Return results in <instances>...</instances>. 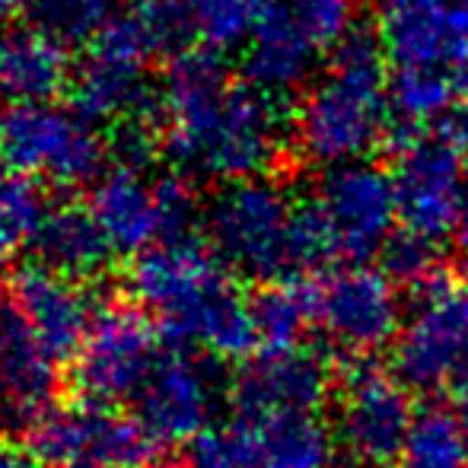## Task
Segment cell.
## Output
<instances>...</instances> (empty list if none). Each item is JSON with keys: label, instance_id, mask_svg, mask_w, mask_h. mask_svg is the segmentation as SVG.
<instances>
[{"label": "cell", "instance_id": "cell-25", "mask_svg": "<svg viewBox=\"0 0 468 468\" xmlns=\"http://www.w3.org/2000/svg\"><path fill=\"white\" fill-rule=\"evenodd\" d=\"M255 332L268 351L296 347L313 322V290L300 287V281L268 283L252 300Z\"/></svg>", "mask_w": 468, "mask_h": 468}, {"label": "cell", "instance_id": "cell-36", "mask_svg": "<svg viewBox=\"0 0 468 468\" xmlns=\"http://www.w3.org/2000/svg\"><path fill=\"white\" fill-rule=\"evenodd\" d=\"M6 169H10V163H6L4 150H0V182H4V179H10V173H6Z\"/></svg>", "mask_w": 468, "mask_h": 468}, {"label": "cell", "instance_id": "cell-38", "mask_svg": "<svg viewBox=\"0 0 468 468\" xmlns=\"http://www.w3.org/2000/svg\"><path fill=\"white\" fill-rule=\"evenodd\" d=\"M459 87H463V90H465V96H468V64L463 68V77H459Z\"/></svg>", "mask_w": 468, "mask_h": 468}, {"label": "cell", "instance_id": "cell-18", "mask_svg": "<svg viewBox=\"0 0 468 468\" xmlns=\"http://www.w3.org/2000/svg\"><path fill=\"white\" fill-rule=\"evenodd\" d=\"M242 48L246 80L278 99L306 87L319 58L325 55L319 38L283 0H261L252 36Z\"/></svg>", "mask_w": 468, "mask_h": 468}, {"label": "cell", "instance_id": "cell-13", "mask_svg": "<svg viewBox=\"0 0 468 468\" xmlns=\"http://www.w3.org/2000/svg\"><path fill=\"white\" fill-rule=\"evenodd\" d=\"M376 36L395 68H465L468 0H379Z\"/></svg>", "mask_w": 468, "mask_h": 468}, {"label": "cell", "instance_id": "cell-11", "mask_svg": "<svg viewBox=\"0 0 468 468\" xmlns=\"http://www.w3.org/2000/svg\"><path fill=\"white\" fill-rule=\"evenodd\" d=\"M395 144V197L399 220L408 233L440 242L452 233L459 197L465 191L463 163L440 131L392 128Z\"/></svg>", "mask_w": 468, "mask_h": 468}, {"label": "cell", "instance_id": "cell-1", "mask_svg": "<svg viewBox=\"0 0 468 468\" xmlns=\"http://www.w3.org/2000/svg\"><path fill=\"white\" fill-rule=\"evenodd\" d=\"M156 131L176 173L223 186L268 176L290 137L278 96L229 74L210 48L176 51L160 80Z\"/></svg>", "mask_w": 468, "mask_h": 468}, {"label": "cell", "instance_id": "cell-31", "mask_svg": "<svg viewBox=\"0 0 468 468\" xmlns=\"http://www.w3.org/2000/svg\"><path fill=\"white\" fill-rule=\"evenodd\" d=\"M437 131L446 137V144L452 147L456 160L463 163V173L468 176V105H459L452 109L443 122L437 124Z\"/></svg>", "mask_w": 468, "mask_h": 468}, {"label": "cell", "instance_id": "cell-14", "mask_svg": "<svg viewBox=\"0 0 468 468\" xmlns=\"http://www.w3.org/2000/svg\"><path fill=\"white\" fill-rule=\"evenodd\" d=\"M70 105L105 128L144 131L156 122L160 83L150 80L147 58L131 51L90 45L87 58L70 77ZM156 128V124H154Z\"/></svg>", "mask_w": 468, "mask_h": 468}, {"label": "cell", "instance_id": "cell-4", "mask_svg": "<svg viewBox=\"0 0 468 468\" xmlns=\"http://www.w3.org/2000/svg\"><path fill=\"white\" fill-rule=\"evenodd\" d=\"M386 48L379 36L354 29L328 55V64L306 87L293 118L296 154L322 169L360 163L392 134Z\"/></svg>", "mask_w": 468, "mask_h": 468}, {"label": "cell", "instance_id": "cell-27", "mask_svg": "<svg viewBox=\"0 0 468 468\" xmlns=\"http://www.w3.org/2000/svg\"><path fill=\"white\" fill-rule=\"evenodd\" d=\"M45 201L38 195L36 182L26 176H10L0 182V271L13 259L23 242H29Z\"/></svg>", "mask_w": 468, "mask_h": 468}, {"label": "cell", "instance_id": "cell-22", "mask_svg": "<svg viewBox=\"0 0 468 468\" xmlns=\"http://www.w3.org/2000/svg\"><path fill=\"white\" fill-rule=\"evenodd\" d=\"M29 246L36 252V265L83 283L96 278L115 252L93 210L70 201L45 204Z\"/></svg>", "mask_w": 468, "mask_h": 468}, {"label": "cell", "instance_id": "cell-8", "mask_svg": "<svg viewBox=\"0 0 468 468\" xmlns=\"http://www.w3.org/2000/svg\"><path fill=\"white\" fill-rule=\"evenodd\" d=\"M309 201L325 229L332 259H345L347 265H367L382 255L401 223L392 176L367 160L325 169Z\"/></svg>", "mask_w": 468, "mask_h": 468}, {"label": "cell", "instance_id": "cell-20", "mask_svg": "<svg viewBox=\"0 0 468 468\" xmlns=\"http://www.w3.org/2000/svg\"><path fill=\"white\" fill-rule=\"evenodd\" d=\"M156 443L134 424L99 408H80L42 424V456L68 465L134 468Z\"/></svg>", "mask_w": 468, "mask_h": 468}, {"label": "cell", "instance_id": "cell-9", "mask_svg": "<svg viewBox=\"0 0 468 468\" xmlns=\"http://www.w3.org/2000/svg\"><path fill=\"white\" fill-rule=\"evenodd\" d=\"M313 290V322L345 357H370L401 332L399 283L382 268L345 265Z\"/></svg>", "mask_w": 468, "mask_h": 468}, {"label": "cell", "instance_id": "cell-32", "mask_svg": "<svg viewBox=\"0 0 468 468\" xmlns=\"http://www.w3.org/2000/svg\"><path fill=\"white\" fill-rule=\"evenodd\" d=\"M115 13H173L182 10V0H109Z\"/></svg>", "mask_w": 468, "mask_h": 468}, {"label": "cell", "instance_id": "cell-5", "mask_svg": "<svg viewBox=\"0 0 468 468\" xmlns=\"http://www.w3.org/2000/svg\"><path fill=\"white\" fill-rule=\"evenodd\" d=\"M90 210L115 252L144 255L147 249L188 239L197 220V197L188 176L154 173L144 160L122 156L99 176Z\"/></svg>", "mask_w": 468, "mask_h": 468}, {"label": "cell", "instance_id": "cell-34", "mask_svg": "<svg viewBox=\"0 0 468 468\" xmlns=\"http://www.w3.org/2000/svg\"><path fill=\"white\" fill-rule=\"evenodd\" d=\"M456 399H459V414H463V420L468 427V370L456 379Z\"/></svg>", "mask_w": 468, "mask_h": 468}, {"label": "cell", "instance_id": "cell-7", "mask_svg": "<svg viewBox=\"0 0 468 468\" xmlns=\"http://www.w3.org/2000/svg\"><path fill=\"white\" fill-rule=\"evenodd\" d=\"M392 370L408 388L433 392L468 370V287L440 271L411 290V315L392 347Z\"/></svg>", "mask_w": 468, "mask_h": 468}, {"label": "cell", "instance_id": "cell-17", "mask_svg": "<svg viewBox=\"0 0 468 468\" xmlns=\"http://www.w3.org/2000/svg\"><path fill=\"white\" fill-rule=\"evenodd\" d=\"M58 360L42 345L13 300H0V431H32L45 424Z\"/></svg>", "mask_w": 468, "mask_h": 468}, {"label": "cell", "instance_id": "cell-35", "mask_svg": "<svg viewBox=\"0 0 468 468\" xmlns=\"http://www.w3.org/2000/svg\"><path fill=\"white\" fill-rule=\"evenodd\" d=\"M0 468H36L29 463V459L16 456V452H4L0 450Z\"/></svg>", "mask_w": 468, "mask_h": 468}, {"label": "cell", "instance_id": "cell-6", "mask_svg": "<svg viewBox=\"0 0 468 468\" xmlns=\"http://www.w3.org/2000/svg\"><path fill=\"white\" fill-rule=\"evenodd\" d=\"M0 150L10 169L51 186H90L109 169V147L74 105L19 102L0 112Z\"/></svg>", "mask_w": 468, "mask_h": 468}, {"label": "cell", "instance_id": "cell-10", "mask_svg": "<svg viewBox=\"0 0 468 468\" xmlns=\"http://www.w3.org/2000/svg\"><path fill=\"white\" fill-rule=\"evenodd\" d=\"M408 386L395 373L379 370L367 357L351 360L341 382L335 437L338 446L364 468L399 463L414 420Z\"/></svg>", "mask_w": 468, "mask_h": 468}, {"label": "cell", "instance_id": "cell-16", "mask_svg": "<svg viewBox=\"0 0 468 468\" xmlns=\"http://www.w3.org/2000/svg\"><path fill=\"white\" fill-rule=\"evenodd\" d=\"M332 395V370L319 351L287 347L246 360L233 379L239 418L315 414Z\"/></svg>", "mask_w": 468, "mask_h": 468}, {"label": "cell", "instance_id": "cell-33", "mask_svg": "<svg viewBox=\"0 0 468 468\" xmlns=\"http://www.w3.org/2000/svg\"><path fill=\"white\" fill-rule=\"evenodd\" d=\"M452 239H456V246L468 255V182H465V191H463V197H459V207H456V223H452Z\"/></svg>", "mask_w": 468, "mask_h": 468}, {"label": "cell", "instance_id": "cell-39", "mask_svg": "<svg viewBox=\"0 0 468 468\" xmlns=\"http://www.w3.org/2000/svg\"><path fill=\"white\" fill-rule=\"evenodd\" d=\"M70 468H102V465H70Z\"/></svg>", "mask_w": 468, "mask_h": 468}, {"label": "cell", "instance_id": "cell-30", "mask_svg": "<svg viewBox=\"0 0 468 468\" xmlns=\"http://www.w3.org/2000/svg\"><path fill=\"white\" fill-rule=\"evenodd\" d=\"M309 26L319 45L332 51L345 36L354 32V19L364 0H283Z\"/></svg>", "mask_w": 468, "mask_h": 468}, {"label": "cell", "instance_id": "cell-12", "mask_svg": "<svg viewBox=\"0 0 468 468\" xmlns=\"http://www.w3.org/2000/svg\"><path fill=\"white\" fill-rule=\"evenodd\" d=\"M131 405H134L131 420L156 446L169 440L201 437L217 408V376L207 364L191 360L182 345L169 338Z\"/></svg>", "mask_w": 468, "mask_h": 468}, {"label": "cell", "instance_id": "cell-37", "mask_svg": "<svg viewBox=\"0 0 468 468\" xmlns=\"http://www.w3.org/2000/svg\"><path fill=\"white\" fill-rule=\"evenodd\" d=\"M13 6H16V0H0V16H6Z\"/></svg>", "mask_w": 468, "mask_h": 468}, {"label": "cell", "instance_id": "cell-26", "mask_svg": "<svg viewBox=\"0 0 468 468\" xmlns=\"http://www.w3.org/2000/svg\"><path fill=\"white\" fill-rule=\"evenodd\" d=\"M259 10L261 0H182L188 38H197V45L210 51L246 45Z\"/></svg>", "mask_w": 468, "mask_h": 468}, {"label": "cell", "instance_id": "cell-19", "mask_svg": "<svg viewBox=\"0 0 468 468\" xmlns=\"http://www.w3.org/2000/svg\"><path fill=\"white\" fill-rule=\"evenodd\" d=\"M10 300L19 306L32 332L42 338L55 357H68L80 351L90 328L99 319L93 296L87 293L83 281L64 278L42 265H29L13 278Z\"/></svg>", "mask_w": 468, "mask_h": 468}, {"label": "cell", "instance_id": "cell-3", "mask_svg": "<svg viewBox=\"0 0 468 468\" xmlns=\"http://www.w3.org/2000/svg\"><path fill=\"white\" fill-rule=\"evenodd\" d=\"M204 233L229 274L265 287L332 261L313 201H293L271 176L217 188L204 207Z\"/></svg>", "mask_w": 468, "mask_h": 468}, {"label": "cell", "instance_id": "cell-28", "mask_svg": "<svg viewBox=\"0 0 468 468\" xmlns=\"http://www.w3.org/2000/svg\"><path fill=\"white\" fill-rule=\"evenodd\" d=\"M115 16L109 0H32V23L45 26L64 42H93Z\"/></svg>", "mask_w": 468, "mask_h": 468}, {"label": "cell", "instance_id": "cell-29", "mask_svg": "<svg viewBox=\"0 0 468 468\" xmlns=\"http://www.w3.org/2000/svg\"><path fill=\"white\" fill-rule=\"evenodd\" d=\"M382 271L388 274L399 287H408L414 290L418 283H424L427 278L443 271L440 265V252H437V242L427 239V236H418V233H395L388 239V246L382 249Z\"/></svg>", "mask_w": 468, "mask_h": 468}, {"label": "cell", "instance_id": "cell-23", "mask_svg": "<svg viewBox=\"0 0 468 468\" xmlns=\"http://www.w3.org/2000/svg\"><path fill=\"white\" fill-rule=\"evenodd\" d=\"M399 468H468V427L463 414L437 401L418 408Z\"/></svg>", "mask_w": 468, "mask_h": 468}, {"label": "cell", "instance_id": "cell-15", "mask_svg": "<svg viewBox=\"0 0 468 468\" xmlns=\"http://www.w3.org/2000/svg\"><path fill=\"white\" fill-rule=\"evenodd\" d=\"M169 338H163L144 315L131 309L102 313L80 347V382L93 399H134L160 360Z\"/></svg>", "mask_w": 468, "mask_h": 468}, {"label": "cell", "instance_id": "cell-21", "mask_svg": "<svg viewBox=\"0 0 468 468\" xmlns=\"http://www.w3.org/2000/svg\"><path fill=\"white\" fill-rule=\"evenodd\" d=\"M68 42L38 23H0V99L48 102L70 87Z\"/></svg>", "mask_w": 468, "mask_h": 468}, {"label": "cell", "instance_id": "cell-2", "mask_svg": "<svg viewBox=\"0 0 468 468\" xmlns=\"http://www.w3.org/2000/svg\"><path fill=\"white\" fill-rule=\"evenodd\" d=\"M131 293L176 345L246 357L259 341L252 303L236 290L227 265L191 236L137 255Z\"/></svg>", "mask_w": 468, "mask_h": 468}, {"label": "cell", "instance_id": "cell-24", "mask_svg": "<svg viewBox=\"0 0 468 468\" xmlns=\"http://www.w3.org/2000/svg\"><path fill=\"white\" fill-rule=\"evenodd\" d=\"M456 77L440 68H395L388 77V105H392V128H427L443 122L456 105Z\"/></svg>", "mask_w": 468, "mask_h": 468}]
</instances>
